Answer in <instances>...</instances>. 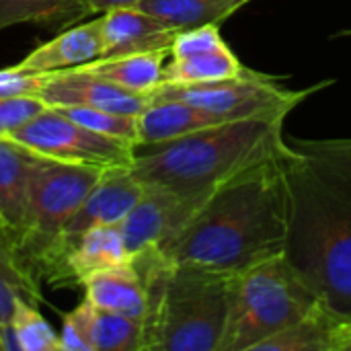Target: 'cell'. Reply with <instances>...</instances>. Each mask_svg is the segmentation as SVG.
Here are the masks:
<instances>
[{
  "label": "cell",
  "instance_id": "cell-27",
  "mask_svg": "<svg viewBox=\"0 0 351 351\" xmlns=\"http://www.w3.org/2000/svg\"><path fill=\"white\" fill-rule=\"evenodd\" d=\"M47 103L37 95H16L0 99V134H8L41 113Z\"/></svg>",
  "mask_w": 351,
  "mask_h": 351
},
{
  "label": "cell",
  "instance_id": "cell-19",
  "mask_svg": "<svg viewBox=\"0 0 351 351\" xmlns=\"http://www.w3.org/2000/svg\"><path fill=\"white\" fill-rule=\"evenodd\" d=\"M247 68L237 58V53L224 43L210 51L171 58V62L162 70L160 84H197V82H214L224 78L241 76Z\"/></svg>",
  "mask_w": 351,
  "mask_h": 351
},
{
  "label": "cell",
  "instance_id": "cell-18",
  "mask_svg": "<svg viewBox=\"0 0 351 351\" xmlns=\"http://www.w3.org/2000/svg\"><path fill=\"white\" fill-rule=\"evenodd\" d=\"M251 0H140L136 8L152 14L175 31L220 25Z\"/></svg>",
  "mask_w": 351,
  "mask_h": 351
},
{
  "label": "cell",
  "instance_id": "cell-21",
  "mask_svg": "<svg viewBox=\"0 0 351 351\" xmlns=\"http://www.w3.org/2000/svg\"><path fill=\"white\" fill-rule=\"evenodd\" d=\"M337 323L339 321L319 304L294 325L263 339L253 351H331Z\"/></svg>",
  "mask_w": 351,
  "mask_h": 351
},
{
  "label": "cell",
  "instance_id": "cell-9",
  "mask_svg": "<svg viewBox=\"0 0 351 351\" xmlns=\"http://www.w3.org/2000/svg\"><path fill=\"white\" fill-rule=\"evenodd\" d=\"M202 204L175 195L160 187H146L140 202L121 220L119 230L130 259L169 243Z\"/></svg>",
  "mask_w": 351,
  "mask_h": 351
},
{
  "label": "cell",
  "instance_id": "cell-14",
  "mask_svg": "<svg viewBox=\"0 0 351 351\" xmlns=\"http://www.w3.org/2000/svg\"><path fill=\"white\" fill-rule=\"evenodd\" d=\"M39 158L6 134H0V216L12 245H16L25 226L29 179Z\"/></svg>",
  "mask_w": 351,
  "mask_h": 351
},
{
  "label": "cell",
  "instance_id": "cell-17",
  "mask_svg": "<svg viewBox=\"0 0 351 351\" xmlns=\"http://www.w3.org/2000/svg\"><path fill=\"white\" fill-rule=\"evenodd\" d=\"M167 56H171L169 49L138 51V53H125V56L97 58V60H90L86 64L74 66V68L90 72L99 78L115 82L134 93L150 95L162 82V70H165Z\"/></svg>",
  "mask_w": 351,
  "mask_h": 351
},
{
  "label": "cell",
  "instance_id": "cell-11",
  "mask_svg": "<svg viewBox=\"0 0 351 351\" xmlns=\"http://www.w3.org/2000/svg\"><path fill=\"white\" fill-rule=\"evenodd\" d=\"M144 191L146 185L132 173L130 165L107 167L80 210L64 226L60 239H74L95 226L121 224V220L140 202Z\"/></svg>",
  "mask_w": 351,
  "mask_h": 351
},
{
  "label": "cell",
  "instance_id": "cell-8",
  "mask_svg": "<svg viewBox=\"0 0 351 351\" xmlns=\"http://www.w3.org/2000/svg\"><path fill=\"white\" fill-rule=\"evenodd\" d=\"M6 136L41 158L62 162L119 167L132 165L136 154V144L82 128L51 105Z\"/></svg>",
  "mask_w": 351,
  "mask_h": 351
},
{
  "label": "cell",
  "instance_id": "cell-20",
  "mask_svg": "<svg viewBox=\"0 0 351 351\" xmlns=\"http://www.w3.org/2000/svg\"><path fill=\"white\" fill-rule=\"evenodd\" d=\"M93 14L88 0H0V31L12 25L58 27Z\"/></svg>",
  "mask_w": 351,
  "mask_h": 351
},
{
  "label": "cell",
  "instance_id": "cell-12",
  "mask_svg": "<svg viewBox=\"0 0 351 351\" xmlns=\"http://www.w3.org/2000/svg\"><path fill=\"white\" fill-rule=\"evenodd\" d=\"M103 56V27L101 19L76 25L51 41L29 51L19 64L8 66L14 74H51L82 66Z\"/></svg>",
  "mask_w": 351,
  "mask_h": 351
},
{
  "label": "cell",
  "instance_id": "cell-25",
  "mask_svg": "<svg viewBox=\"0 0 351 351\" xmlns=\"http://www.w3.org/2000/svg\"><path fill=\"white\" fill-rule=\"evenodd\" d=\"M290 146L306 156L325 160L333 165L335 169L348 173L351 177V138H333V140H302V138H292L288 140Z\"/></svg>",
  "mask_w": 351,
  "mask_h": 351
},
{
  "label": "cell",
  "instance_id": "cell-2",
  "mask_svg": "<svg viewBox=\"0 0 351 351\" xmlns=\"http://www.w3.org/2000/svg\"><path fill=\"white\" fill-rule=\"evenodd\" d=\"M288 237L284 255L321 306L351 319V177L294 152L286 160Z\"/></svg>",
  "mask_w": 351,
  "mask_h": 351
},
{
  "label": "cell",
  "instance_id": "cell-6",
  "mask_svg": "<svg viewBox=\"0 0 351 351\" xmlns=\"http://www.w3.org/2000/svg\"><path fill=\"white\" fill-rule=\"evenodd\" d=\"M105 169L51 158L37 160L29 179L25 226L14 245L19 261L35 282H41V259L58 243L64 226L80 210Z\"/></svg>",
  "mask_w": 351,
  "mask_h": 351
},
{
  "label": "cell",
  "instance_id": "cell-16",
  "mask_svg": "<svg viewBox=\"0 0 351 351\" xmlns=\"http://www.w3.org/2000/svg\"><path fill=\"white\" fill-rule=\"evenodd\" d=\"M82 286L86 300H90L97 308L119 313L144 323L148 311V292L132 261L90 274Z\"/></svg>",
  "mask_w": 351,
  "mask_h": 351
},
{
  "label": "cell",
  "instance_id": "cell-3",
  "mask_svg": "<svg viewBox=\"0 0 351 351\" xmlns=\"http://www.w3.org/2000/svg\"><path fill=\"white\" fill-rule=\"evenodd\" d=\"M286 117L222 121L171 142L138 146L130 169L146 187L204 204L220 185L245 171L296 152L284 134Z\"/></svg>",
  "mask_w": 351,
  "mask_h": 351
},
{
  "label": "cell",
  "instance_id": "cell-26",
  "mask_svg": "<svg viewBox=\"0 0 351 351\" xmlns=\"http://www.w3.org/2000/svg\"><path fill=\"white\" fill-rule=\"evenodd\" d=\"M220 25H199L185 31H179L171 45V58H185L202 51H210L214 47L224 45Z\"/></svg>",
  "mask_w": 351,
  "mask_h": 351
},
{
  "label": "cell",
  "instance_id": "cell-29",
  "mask_svg": "<svg viewBox=\"0 0 351 351\" xmlns=\"http://www.w3.org/2000/svg\"><path fill=\"white\" fill-rule=\"evenodd\" d=\"M90 2V10L95 12H107L113 8H128V6H136L140 0H88Z\"/></svg>",
  "mask_w": 351,
  "mask_h": 351
},
{
  "label": "cell",
  "instance_id": "cell-15",
  "mask_svg": "<svg viewBox=\"0 0 351 351\" xmlns=\"http://www.w3.org/2000/svg\"><path fill=\"white\" fill-rule=\"evenodd\" d=\"M222 123V119L212 113L179 101V99H156L138 115V146H150L160 142H171L193 132Z\"/></svg>",
  "mask_w": 351,
  "mask_h": 351
},
{
  "label": "cell",
  "instance_id": "cell-10",
  "mask_svg": "<svg viewBox=\"0 0 351 351\" xmlns=\"http://www.w3.org/2000/svg\"><path fill=\"white\" fill-rule=\"evenodd\" d=\"M37 97L51 107L82 105L132 117H138L150 103V95L134 93L80 68L51 72Z\"/></svg>",
  "mask_w": 351,
  "mask_h": 351
},
{
  "label": "cell",
  "instance_id": "cell-31",
  "mask_svg": "<svg viewBox=\"0 0 351 351\" xmlns=\"http://www.w3.org/2000/svg\"><path fill=\"white\" fill-rule=\"evenodd\" d=\"M0 234H6V237H10L8 234V230H6V226H4V222H2V216H0ZM12 241V239H10Z\"/></svg>",
  "mask_w": 351,
  "mask_h": 351
},
{
  "label": "cell",
  "instance_id": "cell-23",
  "mask_svg": "<svg viewBox=\"0 0 351 351\" xmlns=\"http://www.w3.org/2000/svg\"><path fill=\"white\" fill-rule=\"evenodd\" d=\"M10 329L19 351H60V335L25 298L14 308Z\"/></svg>",
  "mask_w": 351,
  "mask_h": 351
},
{
  "label": "cell",
  "instance_id": "cell-24",
  "mask_svg": "<svg viewBox=\"0 0 351 351\" xmlns=\"http://www.w3.org/2000/svg\"><path fill=\"white\" fill-rule=\"evenodd\" d=\"M60 113L70 117L72 121L80 123L82 128H88L93 132L128 140L136 144L138 138V117L132 115H119V113H109L103 109H93V107H82V105H60L56 107ZM138 148V144H136Z\"/></svg>",
  "mask_w": 351,
  "mask_h": 351
},
{
  "label": "cell",
  "instance_id": "cell-13",
  "mask_svg": "<svg viewBox=\"0 0 351 351\" xmlns=\"http://www.w3.org/2000/svg\"><path fill=\"white\" fill-rule=\"evenodd\" d=\"M103 27V56H125L138 51H154V49H169L173 39L179 31L169 29L152 14L128 6V8H113L103 12L101 16Z\"/></svg>",
  "mask_w": 351,
  "mask_h": 351
},
{
  "label": "cell",
  "instance_id": "cell-22",
  "mask_svg": "<svg viewBox=\"0 0 351 351\" xmlns=\"http://www.w3.org/2000/svg\"><path fill=\"white\" fill-rule=\"evenodd\" d=\"M31 300L37 304L41 300L39 282H35L14 253L10 237L0 234V325H10L19 300Z\"/></svg>",
  "mask_w": 351,
  "mask_h": 351
},
{
  "label": "cell",
  "instance_id": "cell-5",
  "mask_svg": "<svg viewBox=\"0 0 351 351\" xmlns=\"http://www.w3.org/2000/svg\"><path fill=\"white\" fill-rule=\"evenodd\" d=\"M319 304L284 253L259 261L230 278L228 321L218 351H253Z\"/></svg>",
  "mask_w": 351,
  "mask_h": 351
},
{
  "label": "cell",
  "instance_id": "cell-30",
  "mask_svg": "<svg viewBox=\"0 0 351 351\" xmlns=\"http://www.w3.org/2000/svg\"><path fill=\"white\" fill-rule=\"evenodd\" d=\"M0 351H6V341H4V327L0 325Z\"/></svg>",
  "mask_w": 351,
  "mask_h": 351
},
{
  "label": "cell",
  "instance_id": "cell-7",
  "mask_svg": "<svg viewBox=\"0 0 351 351\" xmlns=\"http://www.w3.org/2000/svg\"><path fill=\"white\" fill-rule=\"evenodd\" d=\"M327 84H331V80L304 90H292L282 86L274 76L247 68L241 76L214 82L158 84L150 93V101L179 99L212 113L222 121H234L263 115H288L294 107Z\"/></svg>",
  "mask_w": 351,
  "mask_h": 351
},
{
  "label": "cell",
  "instance_id": "cell-1",
  "mask_svg": "<svg viewBox=\"0 0 351 351\" xmlns=\"http://www.w3.org/2000/svg\"><path fill=\"white\" fill-rule=\"evenodd\" d=\"M288 158L263 162L220 185L158 253L175 265L230 276L282 255L288 237Z\"/></svg>",
  "mask_w": 351,
  "mask_h": 351
},
{
  "label": "cell",
  "instance_id": "cell-4",
  "mask_svg": "<svg viewBox=\"0 0 351 351\" xmlns=\"http://www.w3.org/2000/svg\"><path fill=\"white\" fill-rule=\"evenodd\" d=\"M148 292L144 351H218L228 321L230 274L169 263L158 249L130 259Z\"/></svg>",
  "mask_w": 351,
  "mask_h": 351
},
{
  "label": "cell",
  "instance_id": "cell-28",
  "mask_svg": "<svg viewBox=\"0 0 351 351\" xmlns=\"http://www.w3.org/2000/svg\"><path fill=\"white\" fill-rule=\"evenodd\" d=\"M331 351H351V319L339 321L333 329Z\"/></svg>",
  "mask_w": 351,
  "mask_h": 351
}]
</instances>
